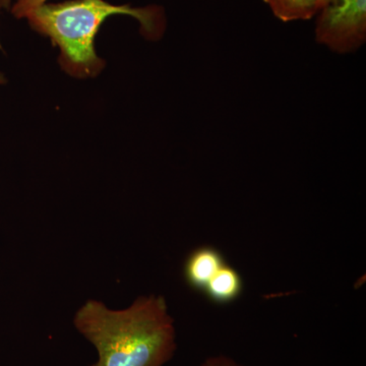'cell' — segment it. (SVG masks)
Returning <instances> with one entry per match:
<instances>
[{"label":"cell","mask_w":366,"mask_h":366,"mask_svg":"<svg viewBox=\"0 0 366 366\" xmlns=\"http://www.w3.org/2000/svg\"><path fill=\"white\" fill-rule=\"evenodd\" d=\"M74 324L97 349L91 366H163L177 351L174 320L162 296H143L122 310L89 300Z\"/></svg>","instance_id":"1"},{"label":"cell","mask_w":366,"mask_h":366,"mask_svg":"<svg viewBox=\"0 0 366 366\" xmlns=\"http://www.w3.org/2000/svg\"><path fill=\"white\" fill-rule=\"evenodd\" d=\"M315 40L340 54L357 51L366 41V0H332L315 16Z\"/></svg>","instance_id":"3"},{"label":"cell","mask_w":366,"mask_h":366,"mask_svg":"<svg viewBox=\"0 0 366 366\" xmlns=\"http://www.w3.org/2000/svg\"><path fill=\"white\" fill-rule=\"evenodd\" d=\"M47 0H16V4L11 7V14L14 18L26 19L33 9L46 4Z\"/></svg>","instance_id":"7"},{"label":"cell","mask_w":366,"mask_h":366,"mask_svg":"<svg viewBox=\"0 0 366 366\" xmlns=\"http://www.w3.org/2000/svg\"><path fill=\"white\" fill-rule=\"evenodd\" d=\"M6 76H4V74H1V72H0V85H2V84H6Z\"/></svg>","instance_id":"10"},{"label":"cell","mask_w":366,"mask_h":366,"mask_svg":"<svg viewBox=\"0 0 366 366\" xmlns=\"http://www.w3.org/2000/svg\"><path fill=\"white\" fill-rule=\"evenodd\" d=\"M225 264L222 254L211 247H201L187 257L184 264L185 280L197 290H204L208 282Z\"/></svg>","instance_id":"4"},{"label":"cell","mask_w":366,"mask_h":366,"mask_svg":"<svg viewBox=\"0 0 366 366\" xmlns=\"http://www.w3.org/2000/svg\"><path fill=\"white\" fill-rule=\"evenodd\" d=\"M11 4V0H0V7H2V9H9Z\"/></svg>","instance_id":"9"},{"label":"cell","mask_w":366,"mask_h":366,"mask_svg":"<svg viewBox=\"0 0 366 366\" xmlns=\"http://www.w3.org/2000/svg\"><path fill=\"white\" fill-rule=\"evenodd\" d=\"M117 14L136 19L147 40H160L165 33L167 20L162 6H117L105 0L46 2L33 9L26 20L33 31L59 47L62 71L72 78L86 79L96 78L105 69V60L96 52V36L104 21Z\"/></svg>","instance_id":"2"},{"label":"cell","mask_w":366,"mask_h":366,"mask_svg":"<svg viewBox=\"0 0 366 366\" xmlns=\"http://www.w3.org/2000/svg\"><path fill=\"white\" fill-rule=\"evenodd\" d=\"M199 366H244L228 356L217 355L207 358Z\"/></svg>","instance_id":"8"},{"label":"cell","mask_w":366,"mask_h":366,"mask_svg":"<svg viewBox=\"0 0 366 366\" xmlns=\"http://www.w3.org/2000/svg\"><path fill=\"white\" fill-rule=\"evenodd\" d=\"M242 279L231 267L224 264L204 288L207 296L217 303L232 302L242 292Z\"/></svg>","instance_id":"6"},{"label":"cell","mask_w":366,"mask_h":366,"mask_svg":"<svg viewBox=\"0 0 366 366\" xmlns=\"http://www.w3.org/2000/svg\"><path fill=\"white\" fill-rule=\"evenodd\" d=\"M283 23L308 21L319 14L332 0H262Z\"/></svg>","instance_id":"5"}]
</instances>
